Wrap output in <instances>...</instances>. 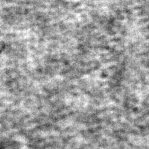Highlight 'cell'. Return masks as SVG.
Here are the masks:
<instances>
[{
	"label": "cell",
	"mask_w": 149,
	"mask_h": 149,
	"mask_svg": "<svg viewBox=\"0 0 149 149\" xmlns=\"http://www.w3.org/2000/svg\"><path fill=\"white\" fill-rule=\"evenodd\" d=\"M3 49V44L2 43L0 42V52H1Z\"/></svg>",
	"instance_id": "6da1fadb"
}]
</instances>
